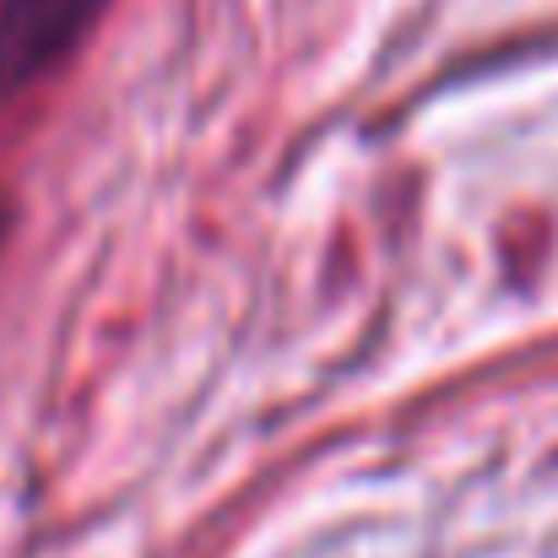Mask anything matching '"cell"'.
Listing matches in <instances>:
<instances>
[{"mask_svg":"<svg viewBox=\"0 0 558 558\" xmlns=\"http://www.w3.org/2000/svg\"><path fill=\"white\" fill-rule=\"evenodd\" d=\"M109 11V0H0V104L44 82Z\"/></svg>","mask_w":558,"mask_h":558,"instance_id":"1","label":"cell"},{"mask_svg":"<svg viewBox=\"0 0 558 558\" xmlns=\"http://www.w3.org/2000/svg\"><path fill=\"white\" fill-rule=\"evenodd\" d=\"M5 233H11V206L0 201V244H5Z\"/></svg>","mask_w":558,"mask_h":558,"instance_id":"2","label":"cell"}]
</instances>
